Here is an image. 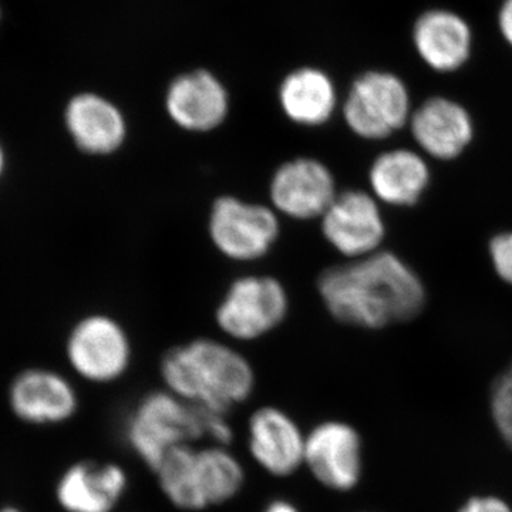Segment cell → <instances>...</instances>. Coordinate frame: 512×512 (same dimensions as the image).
Listing matches in <instances>:
<instances>
[{
	"label": "cell",
	"mask_w": 512,
	"mask_h": 512,
	"mask_svg": "<svg viewBox=\"0 0 512 512\" xmlns=\"http://www.w3.org/2000/svg\"><path fill=\"white\" fill-rule=\"evenodd\" d=\"M458 512H512V508L501 498L484 495L471 498Z\"/></svg>",
	"instance_id": "obj_23"
},
{
	"label": "cell",
	"mask_w": 512,
	"mask_h": 512,
	"mask_svg": "<svg viewBox=\"0 0 512 512\" xmlns=\"http://www.w3.org/2000/svg\"><path fill=\"white\" fill-rule=\"evenodd\" d=\"M491 414L501 436L512 447V366L494 384Z\"/></svg>",
	"instance_id": "obj_21"
},
{
	"label": "cell",
	"mask_w": 512,
	"mask_h": 512,
	"mask_svg": "<svg viewBox=\"0 0 512 512\" xmlns=\"http://www.w3.org/2000/svg\"><path fill=\"white\" fill-rule=\"evenodd\" d=\"M303 468L326 490H355L363 474L360 434L346 421H320L306 433Z\"/></svg>",
	"instance_id": "obj_9"
},
{
	"label": "cell",
	"mask_w": 512,
	"mask_h": 512,
	"mask_svg": "<svg viewBox=\"0 0 512 512\" xmlns=\"http://www.w3.org/2000/svg\"><path fill=\"white\" fill-rule=\"evenodd\" d=\"M208 235L225 258L235 262L258 261L278 242L281 221L272 207L221 195L211 205Z\"/></svg>",
	"instance_id": "obj_8"
},
{
	"label": "cell",
	"mask_w": 512,
	"mask_h": 512,
	"mask_svg": "<svg viewBox=\"0 0 512 512\" xmlns=\"http://www.w3.org/2000/svg\"><path fill=\"white\" fill-rule=\"evenodd\" d=\"M245 437L249 457L268 476L289 478L302 470L306 433L281 407H256L248 417Z\"/></svg>",
	"instance_id": "obj_12"
},
{
	"label": "cell",
	"mask_w": 512,
	"mask_h": 512,
	"mask_svg": "<svg viewBox=\"0 0 512 512\" xmlns=\"http://www.w3.org/2000/svg\"><path fill=\"white\" fill-rule=\"evenodd\" d=\"M421 153L439 161H453L466 153L476 136L467 107L446 96H431L413 110L409 123Z\"/></svg>",
	"instance_id": "obj_15"
},
{
	"label": "cell",
	"mask_w": 512,
	"mask_h": 512,
	"mask_svg": "<svg viewBox=\"0 0 512 512\" xmlns=\"http://www.w3.org/2000/svg\"><path fill=\"white\" fill-rule=\"evenodd\" d=\"M412 42L421 62L433 72L456 73L470 62L474 33L456 10L431 8L414 20Z\"/></svg>",
	"instance_id": "obj_16"
},
{
	"label": "cell",
	"mask_w": 512,
	"mask_h": 512,
	"mask_svg": "<svg viewBox=\"0 0 512 512\" xmlns=\"http://www.w3.org/2000/svg\"><path fill=\"white\" fill-rule=\"evenodd\" d=\"M163 389L207 412L229 414L254 396L256 372L248 357L229 343L197 338L161 357Z\"/></svg>",
	"instance_id": "obj_2"
},
{
	"label": "cell",
	"mask_w": 512,
	"mask_h": 512,
	"mask_svg": "<svg viewBox=\"0 0 512 512\" xmlns=\"http://www.w3.org/2000/svg\"><path fill=\"white\" fill-rule=\"evenodd\" d=\"M412 94L399 74L367 70L350 84L342 113L355 136L382 141L409 126L413 114Z\"/></svg>",
	"instance_id": "obj_5"
},
{
	"label": "cell",
	"mask_w": 512,
	"mask_h": 512,
	"mask_svg": "<svg viewBox=\"0 0 512 512\" xmlns=\"http://www.w3.org/2000/svg\"><path fill=\"white\" fill-rule=\"evenodd\" d=\"M262 512H302L298 505L288 498H274L265 505Z\"/></svg>",
	"instance_id": "obj_25"
},
{
	"label": "cell",
	"mask_w": 512,
	"mask_h": 512,
	"mask_svg": "<svg viewBox=\"0 0 512 512\" xmlns=\"http://www.w3.org/2000/svg\"><path fill=\"white\" fill-rule=\"evenodd\" d=\"M0 512H22V511L18 510V508H15V507H8V508H3V510Z\"/></svg>",
	"instance_id": "obj_27"
},
{
	"label": "cell",
	"mask_w": 512,
	"mask_h": 512,
	"mask_svg": "<svg viewBox=\"0 0 512 512\" xmlns=\"http://www.w3.org/2000/svg\"><path fill=\"white\" fill-rule=\"evenodd\" d=\"M63 126L73 146L90 157H109L126 143L123 111L103 94L80 92L64 104Z\"/></svg>",
	"instance_id": "obj_13"
},
{
	"label": "cell",
	"mask_w": 512,
	"mask_h": 512,
	"mask_svg": "<svg viewBox=\"0 0 512 512\" xmlns=\"http://www.w3.org/2000/svg\"><path fill=\"white\" fill-rule=\"evenodd\" d=\"M497 28L504 42L512 49V0H503L497 13Z\"/></svg>",
	"instance_id": "obj_24"
},
{
	"label": "cell",
	"mask_w": 512,
	"mask_h": 512,
	"mask_svg": "<svg viewBox=\"0 0 512 512\" xmlns=\"http://www.w3.org/2000/svg\"><path fill=\"white\" fill-rule=\"evenodd\" d=\"M320 227L330 247L348 261L380 251L386 238L380 202L363 190L339 191L320 218Z\"/></svg>",
	"instance_id": "obj_11"
},
{
	"label": "cell",
	"mask_w": 512,
	"mask_h": 512,
	"mask_svg": "<svg viewBox=\"0 0 512 512\" xmlns=\"http://www.w3.org/2000/svg\"><path fill=\"white\" fill-rule=\"evenodd\" d=\"M338 194L332 170L313 157L285 161L269 181L272 208L295 221L320 220Z\"/></svg>",
	"instance_id": "obj_10"
},
{
	"label": "cell",
	"mask_w": 512,
	"mask_h": 512,
	"mask_svg": "<svg viewBox=\"0 0 512 512\" xmlns=\"http://www.w3.org/2000/svg\"><path fill=\"white\" fill-rule=\"evenodd\" d=\"M367 177L370 192L380 204L399 208L419 204L431 183L426 158L406 147L380 153L370 164Z\"/></svg>",
	"instance_id": "obj_19"
},
{
	"label": "cell",
	"mask_w": 512,
	"mask_h": 512,
	"mask_svg": "<svg viewBox=\"0 0 512 512\" xmlns=\"http://www.w3.org/2000/svg\"><path fill=\"white\" fill-rule=\"evenodd\" d=\"M0 13H2V10H0Z\"/></svg>",
	"instance_id": "obj_28"
},
{
	"label": "cell",
	"mask_w": 512,
	"mask_h": 512,
	"mask_svg": "<svg viewBox=\"0 0 512 512\" xmlns=\"http://www.w3.org/2000/svg\"><path fill=\"white\" fill-rule=\"evenodd\" d=\"M64 353L84 382L111 384L127 375L133 363V343L126 328L106 313H90L69 330Z\"/></svg>",
	"instance_id": "obj_7"
},
{
	"label": "cell",
	"mask_w": 512,
	"mask_h": 512,
	"mask_svg": "<svg viewBox=\"0 0 512 512\" xmlns=\"http://www.w3.org/2000/svg\"><path fill=\"white\" fill-rule=\"evenodd\" d=\"M10 409L20 420L53 426L72 420L79 412V393L73 383L55 370L33 367L13 380Z\"/></svg>",
	"instance_id": "obj_18"
},
{
	"label": "cell",
	"mask_w": 512,
	"mask_h": 512,
	"mask_svg": "<svg viewBox=\"0 0 512 512\" xmlns=\"http://www.w3.org/2000/svg\"><path fill=\"white\" fill-rule=\"evenodd\" d=\"M488 256L495 275L512 286V231L498 232L490 239Z\"/></svg>",
	"instance_id": "obj_22"
},
{
	"label": "cell",
	"mask_w": 512,
	"mask_h": 512,
	"mask_svg": "<svg viewBox=\"0 0 512 512\" xmlns=\"http://www.w3.org/2000/svg\"><path fill=\"white\" fill-rule=\"evenodd\" d=\"M278 101L286 119L301 127L325 126L339 106L335 82L318 67L289 73L279 86Z\"/></svg>",
	"instance_id": "obj_20"
},
{
	"label": "cell",
	"mask_w": 512,
	"mask_h": 512,
	"mask_svg": "<svg viewBox=\"0 0 512 512\" xmlns=\"http://www.w3.org/2000/svg\"><path fill=\"white\" fill-rule=\"evenodd\" d=\"M318 291L332 318L362 329L409 322L427 301L420 275L402 256L386 249L325 269Z\"/></svg>",
	"instance_id": "obj_1"
},
{
	"label": "cell",
	"mask_w": 512,
	"mask_h": 512,
	"mask_svg": "<svg viewBox=\"0 0 512 512\" xmlns=\"http://www.w3.org/2000/svg\"><path fill=\"white\" fill-rule=\"evenodd\" d=\"M154 476L165 500L184 512H202L231 503L247 483V470L237 454L214 444L175 448Z\"/></svg>",
	"instance_id": "obj_3"
},
{
	"label": "cell",
	"mask_w": 512,
	"mask_h": 512,
	"mask_svg": "<svg viewBox=\"0 0 512 512\" xmlns=\"http://www.w3.org/2000/svg\"><path fill=\"white\" fill-rule=\"evenodd\" d=\"M167 116L175 126L188 133H211L229 116V93L224 83L208 70L175 77L164 99Z\"/></svg>",
	"instance_id": "obj_14"
},
{
	"label": "cell",
	"mask_w": 512,
	"mask_h": 512,
	"mask_svg": "<svg viewBox=\"0 0 512 512\" xmlns=\"http://www.w3.org/2000/svg\"><path fill=\"white\" fill-rule=\"evenodd\" d=\"M289 295L271 275L235 279L215 311V323L228 339L255 342L278 329L288 318Z\"/></svg>",
	"instance_id": "obj_6"
},
{
	"label": "cell",
	"mask_w": 512,
	"mask_h": 512,
	"mask_svg": "<svg viewBox=\"0 0 512 512\" xmlns=\"http://www.w3.org/2000/svg\"><path fill=\"white\" fill-rule=\"evenodd\" d=\"M9 168V156L8 150H6L5 143L0 138V184L5 180L6 174H8Z\"/></svg>",
	"instance_id": "obj_26"
},
{
	"label": "cell",
	"mask_w": 512,
	"mask_h": 512,
	"mask_svg": "<svg viewBox=\"0 0 512 512\" xmlns=\"http://www.w3.org/2000/svg\"><path fill=\"white\" fill-rule=\"evenodd\" d=\"M208 417L210 412L191 406L168 390H153L127 413L124 441L154 473L175 448L207 443Z\"/></svg>",
	"instance_id": "obj_4"
},
{
	"label": "cell",
	"mask_w": 512,
	"mask_h": 512,
	"mask_svg": "<svg viewBox=\"0 0 512 512\" xmlns=\"http://www.w3.org/2000/svg\"><path fill=\"white\" fill-rule=\"evenodd\" d=\"M128 490V471L116 461H79L57 481L56 501L64 512H114Z\"/></svg>",
	"instance_id": "obj_17"
}]
</instances>
